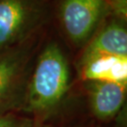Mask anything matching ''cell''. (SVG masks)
I'll return each mask as SVG.
<instances>
[{
  "mask_svg": "<svg viewBox=\"0 0 127 127\" xmlns=\"http://www.w3.org/2000/svg\"><path fill=\"white\" fill-rule=\"evenodd\" d=\"M52 0H0V51L48 28Z\"/></svg>",
  "mask_w": 127,
  "mask_h": 127,
  "instance_id": "cell-3",
  "label": "cell"
},
{
  "mask_svg": "<svg viewBox=\"0 0 127 127\" xmlns=\"http://www.w3.org/2000/svg\"><path fill=\"white\" fill-rule=\"evenodd\" d=\"M71 86L68 55L59 40L46 37L35 59L21 113L45 122L63 104Z\"/></svg>",
  "mask_w": 127,
  "mask_h": 127,
  "instance_id": "cell-1",
  "label": "cell"
},
{
  "mask_svg": "<svg viewBox=\"0 0 127 127\" xmlns=\"http://www.w3.org/2000/svg\"><path fill=\"white\" fill-rule=\"evenodd\" d=\"M82 82L92 116L103 123L116 118L125 104L126 84L95 80Z\"/></svg>",
  "mask_w": 127,
  "mask_h": 127,
  "instance_id": "cell-5",
  "label": "cell"
},
{
  "mask_svg": "<svg viewBox=\"0 0 127 127\" xmlns=\"http://www.w3.org/2000/svg\"><path fill=\"white\" fill-rule=\"evenodd\" d=\"M127 21L110 15L102 23L78 55L127 56Z\"/></svg>",
  "mask_w": 127,
  "mask_h": 127,
  "instance_id": "cell-7",
  "label": "cell"
},
{
  "mask_svg": "<svg viewBox=\"0 0 127 127\" xmlns=\"http://www.w3.org/2000/svg\"><path fill=\"white\" fill-rule=\"evenodd\" d=\"M33 119V125L32 127H42L43 125V121L42 120H40V119H37V118H32Z\"/></svg>",
  "mask_w": 127,
  "mask_h": 127,
  "instance_id": "cell-10",
  "label": "cell"
},
{
  "mask_svg": "<svg viewBox=\"0 0 127 127\" xmlns=\"http://www.w3.org/2000/svg\"><path fill=\"white\" fill-rule=\"evenodd\" d=\"M110 15L108 0H59L53 16L64 41L79 52Z\"/></svg>",
  "mask_w": 127,
  "mask_h": 127,
  "instance_id": "cell-4",
  "label": "cell"
},
{
  "mask_svg": "<svg viewBox=\"0 0 127 127\" xmlns=\"http://www.w3.org/2000/svg\"><path fill=\"white\" fill-rule=\"evenodd\" d=\"M47 31L0 51V116L21 113L35 59Z\"/></svg>",
  "mask_w": 127,
  "mask_h": 127,
  "instance_id": "cell-2",
  "label": "cell"
},
{
  "mask_svg": "<svg viewBox=\"0 0 127 127\" xmlns=\"http://www.w3.org/2000/svg\"><path fill=\"white\" fill-rule=\"evenodd\" d=\"M111 15L127 21V0H108Z\"/></svg>",
  "mask_w": 127,
  "mask_h": 127,
  "instance_id": "cell-9",
  "label": "cell"
},
{
  "mask_svg": "<svg viewBox=\"0 0 127 127\" xmlns=\"http://www.w3.org/2000/svg\"><path fill=\"white\" fill-rule=\"evenodd\" d=\"M33 119L21 113H9L0 116V127H32Z\"/></svg>",
  "mask_w": 127,
  "mask_h": 127,
  "instance_id": "cell-8",
  "label": "cell"
},
{
  "mask_svg": "<svg viewBox=\"0 0 127 127\" xmlns=\"http://www.w3.org/2000/svg\"><path fill=\"white\" fill-rule=\"evenodd\" d=\"M74 65L81 81L95 80L127 85V56L78 55Z\"/></svg>",
  "mask_w": 127,
  "mask_h": 127,
  "instance_id": "cell-6",
  "label": "cell"
}]
</instances>
